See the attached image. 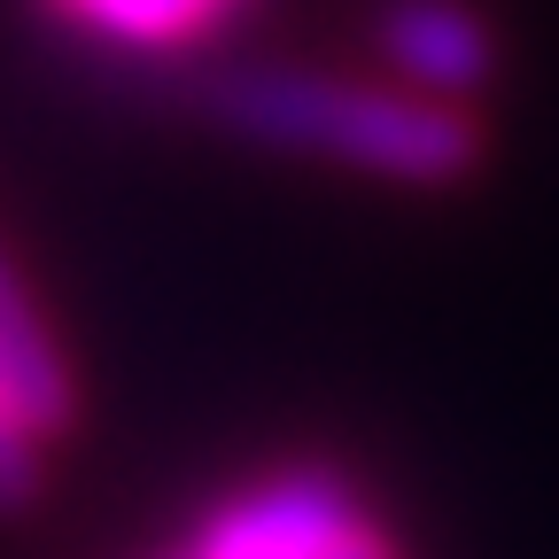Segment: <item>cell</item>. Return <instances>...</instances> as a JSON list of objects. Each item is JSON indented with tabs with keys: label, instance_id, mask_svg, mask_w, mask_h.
I'll list each match as a JSON object with an SVG mask.
<instances>
[{
	"label": "cell",
	"instance_id": "7a4b0ae2",
	"mask_svg": "<svg viewBox=\"0 0 559 559\" xmlns=\"http://www.w3.org/2000/svg\"><path fill=\"white\" fill-rule=\"evenodd\" d=\"M179 559H396V544L349 474L280 466L210 506Z\"/></svg>",
	"mask_w": 559,
	"mask_h": 559
},
{
	"label": "cell",
	"instance_id": "3957f363",
	"mask_svg": "<svg viewBox=\"0 0 559 559\" xmlns=\"http://www.w3.org/2000/svg\"><path fill=\"white\" fill-rule=\"evenodd\" d=\"M373 47L396 70V86L459 102L489 86L498 70V24H489L474 0H389L373 16Z\"/></svg>",
	"mask_w": 559,
	"mask_h": 559
},
{
	"label": "cell",
	"instance_id": "277c9868",
	"mask_svg": "<svg viewBox=\"0 0 559 559\" xmlns=\"http://www.w3.org/2000/svg\"><path fill=\"white\" fill-rule=\"evenodd\" d=\"M0 404L24 419V436H62L79 419V396H70V366H62V342L47 334L32 288L16 280L9 249H0Z\"/></svg>",
	"mask_w": 559,
	"mask_h": 559
},
{
	"label": "cell",
	"instance_id": "6da1fadb",
	"mask_svg": "<svg viewBox=\"0 0 559 559\" xmlns=\"http://www.w3.org/2000/svg\"><path fill=\"white\" fill-rule=\"evenodd\" d=\"M210 109L257 148L319 156V164L373 171L396 187H451L481 164V117L436 94H412V86L241 62L226 79H210Z\"/></svg>",
	"mask_w": 559,
	"mask_h": 559
},
{
	"label": "cell",
	"instance_id": "5b68a950",
	"mask_svg": "<svg viewBox=\"0 0 559 559\" xmlns=\"http://www.w3.org/2000/svg\"><path fill=\"white\" fill-rule=\"evenodd\" d=\"M241 0H47V16H62L70 32H94L109 47H140V55H171L194 47L218 16H234Z\"/></svg>",
	"mask_w": 559,
	"mask_h": 559
},
{
	"label": "cell",
	"instance_id": "8992f818",
	"mask_svg": "<svg viewBox=\"0 0 559 559\" xmlns=\"http://www.w3.org/2000/svg\"><path fill=\"white\" fill-rule=\"evenodd\" d=\"M39 489V436H24V419L0 404V506H24Z\"/></svg>",
	"mask_w": 559,
	"mask_h": 559
}]
</instances>
